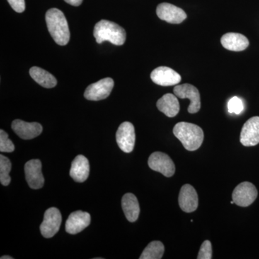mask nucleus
<instances>
[{
	"label": "nucleus",
	"instance_id": "obj_1",
	"mask_svg": "<svg viewBox=\"0 0 259 259\" xmlns=\"http://www.w3.org/2000/svg\"><path fill=\"white\" fill-rule=\"evenodd\" d=\"M46 22L51 37L58 45L68 44L70 39V31L67 20L60 10L51 8L46 14Z\"/></svg>",
	"mask_w": 259,
	"mask_h": 259
},
{
	"label": "nucleus",
	"instance_id": "obj_2",
	"mask_svg": "<svg viewBox=\"0 0 259 259\" xmlns=\"http://www.w3.org/2000/svg\"><path fill=\"white\" fill-rule=\"evenodd\" d=\"M173 133L187 151H196L203 143V131L194 124L186 122H178L174 127Z\"/></svg>",
	"mask_w": 259,
	"mask_h": 259
},
{
	"label": "nucleus",
	"instance_id": "obj_3",
	"mask_svg": "<svg viewBox=\"0 0 259 259\" xmlns=\"http://www.w3.org/2000/svg\"><path fill=\"white\" fill-rule=\"evenodd\" d=\"M94 36L97 44L109 41L115 46L125 44L126 32L122 27L113 22L102 20L95 25Z\"/></svg>",
	"mask_w": 259,
	"mask_h": 259
},
{
	"label": "nucleus",
	"instance_id": "obj_4",
	"mask_svg": "<svg viewBox=\"0 0 259 259\" xmlns=\"http://www.w3.org/2000/svg\"><path fill=\"white\" fill-rule=\"evenodd\" d=\"M258 191L253 184L248 182H242L233 190L232 197L234 203L240 207H248L257 198Z\"/></svg>",
	"mask_w": 259,
	"mask_h": 259
},
{
	"label": "nucleus",
	"instance_id": "obj_5",
	"mask_svg": "<svg viewBox=\"0 0 259 259\" xmlns=\"http://www.w3.org/2000/svg\"><path fill=\"white\" fill-rule=\"evenodd\" d=\"M62 221L61 214L59 209L51 207L46 211L44 221L40 226V231L44 238H50L55 236L60 229Z\"/></svg>",
	"mask_w": 259,
	"mask_h": 259
},
{
	"label": "nucleus",
	"instance_id": "obj_6",
	"mask_svg": "<svg viewBox=\"0 0 259 259\" xmlns=\"http://www.w3.org/2000/svg\"><path fill=\"white\" fill-rule=\"evenodd\" d=\"M148 166L155 171L159 172L163 176L171 177L175 175V164L171 158L162 152H154L148 158Z\"/></svg>",
	"mask_w": 259,
	"mask_h": 259
},
{
	"label": "nucleus",
	"instance_id": "obj_7",
	"mask_svg": "<svg viewBox=\"0 0 259 259\" xmlns=\"http://www.w3.org/2000/svg\"><path fill=\"white\" fill-rule=\"evenodd\" d=\"M114 88V81L111 78H105L92 83L85 90L84 97L91 101H100L110 96Z\"/></svg>",
	"mask_w": 259,
	"mask_h": 259
},
{
	"label": "nucleus",
	"instance_id": "obj_8",
	"mask_svg": "<svg viewBox=\"0 0 259 259\" xmlns=\"http://www.w3.org/2000/svg\"><path fill=\"white\" fill-rule=\"evenodd\" d=\"M174 93L181 99H189L190 100L188 112L191 114L197 113L201 108L200 95L198 90L190 83L177 85L174 89Z\"/></svg>",
	"mask_w": 259,
	"mask_h": 259
},
{
	"label": "nucleus",
	"instance_id": "obj_9",
	"mask_svg": "<svg viewBox=\"0 0 259 259\" xmlns=\"http://www.w3.org/2000/svg\"><path fill=\"white\" fill-rule=\"evenodd\" d=\"M116 140L119 147L123 152H132L136 143V133L131 122H124L116 133Z\"/></svg>",
	"mask_w": 259,
	"mask_h": 259
},
{
	"label": "nucleus",
	"instance_id": "obj_10",
	"mask_svg": "<svg viewBox=\"0 0 259 259\" xmlns=\"http://www.w3.org/2000/svg\"><path fill=\"white\" fill-rule=\"evenodd\" d=\"M25 174L28 185L32 190H38L44 187L45 180L40 160L32 159L27 162L25 165Z\"/></svg>",
	"mask_w": 259,
	"mask_h": 259
},
{
	"label": "nucleus",
	"instance_id": "obj_11",
	"mask_svg": "<svg viewBox=\"0 0 259 259\" xmlns=\"http://www.w3.org/2000/svg\"><path fill=\"white\" fill-rule=\"evenodd\" d=\"M156 14L162 20L171 24H180L187 18L185 11L169 3H161L156 8Z\"/></svg>",
	"mask_w": 259,
	"mask_h": 259
},
{
	"label": "nucleus",
	"instance_id": "obj_12",
	"mask_svg": "<svg viewBox=\"0 0 259 259\" xmlns=\"http://www.w3.org/2000/svg\"><path fill=\"white\" fill-rule=\"evenodd\" d=\"M240 141L247 147L259 144V117H251L246 121L242 127Z\"/></svg>",
	"mask_w": 259,
	"mask_h": 259
},
{
	"label": "nucleus",
	"instance_id": "obj_13",
	"mask_svg": "<svg viewBox=\"0 0 259 259\" xmlns=\"http://www.w3.org/2000/svg\"><path fill=\"white\" fill-rule=\"evenodd\" d=\"M151 79L153 82L160 86L168 87L178 84L180 82L182 77L177 71L166 67V66H159L153 70L151 74Z\"/></svg>",
	"mask_w": 259,
	"mask_h": 259
},
{
	"label": "nucleus",
	"instance_id": "obj_14",
	"mask_svg": "<svg viewBox=\"0 0 259 259\" xmlns=\"http://www.w3.org/2000/svg\"><path fill=\"white\" fill-rule=\"evenodd\" d=\"M198 195L195 189L190 185H185L181 188L179 195V204L185 212H194L198 207Z\"/></svg>",
	"mask_w": 259,
	"mask_h": 259
},
{
	"label": "nucleus",
	"instance_id": "obj_15",
	"mask_svg": "<svg viewBox=\"0 0 259 259\" xmlns=\"http://www.w3.org/2000/svg\"><path fill=\"white\" fill-rule=\"evenodd\" d=\"M12 129L20 139L30 140L35 139L41 134L42 125L38 122H27L20 120H15L12 123Z\"/></svg>",
	"mask_w": 259,
	"mask_h": 259
},
{
	"label": "nucleus",
	"instance_id": "obj_16",
	"mask_svg": "<svg viewBox=\"0 0 259 259\" xmlns=\"http://www.w3.org/2000/svg\"><path fill=\"white\" fill-rule=\"evenodd\" d=\"M91 223L90 213L76 211L70 214L66 222V231L69 234H77L88 228Z\"/></svg>",
	"mask_w": 259,
	"mask_h": 259
},
{
	"label": "nucleus",
	"instance_id": "obj_17",
	"mask_svg": "<svg viewBox=\"0 0 259 259\" xmlns=\"http://www.w3.org/2000/svg\"><path fill=\"white\" fill-rule=\"evenodd\" d=\"M90 163L83 155H79L71 163L70 176L77 182H83L88 180L90 175Z\"/></svg>",
	"mask_w": 259,
	"mask_h": 259
},
{
	"label": "nucleus",
	"instance_id": "obj_18",
	"mask_svg": "<svg viewBox=\"0 0 259 259\" xmlns=\"http://www.w3.org/2000/svg\"><path fill=\"white\" fill-rule=\"evenodd\" d=\"M221 44L227 50L242 51L248 48L249 41L248 38L242 34L228 32L221 37Z\"/></svg>",
	"mask_w": 259,
	"mask_h": 259
},
{
	"label": "nucleus",
	"instance_id": "obj_19",
	"mask_svg": "<svg viewBox=\"0 0 259 259\" xmlns=\"http://www.w3.org/2000/svg\"><path fill=\"white\" fill-rule=\"evenodd\" d=\"M159 111L163 112L168 117H174L177 115L180 110V102L175 95L166 94L158 100L156 104Z\"/></svg>",
	"mask_w": 259,
	"mask_h": 259
},
{
	"label": "nucleus",
	"instance_id": "obj_20",
	"mask_svg": "<svg viewBox=\"0 0 259 259\" xmlns=\"http://www.w3.org/2000/svg\"><path fill=\"white\" fill-rule=\"evenodd\" d=\"M122 207L129 222L134 223L139 217L140 206L137 197L132 193H127L122 197Z\"/></svg>",
	"mask_w": 259,
	"mask_h": 259
},
{
	"label": "nucleus",
	"instance_id": "obj_21",
	"mask_svg": "<svg viewBox=\"0 0 259 259\" xmlns=\"http://www.w3.org/2000/svg\"><path fill=\"white\" fill-rule=\"evenodd\" d=\"M30 75L32 79L44 88L51 89L57 84L55 76L41 68L33 66L30 69Z\"/></svg>",
	"mask_w": 259,
	"mask_h": 259
},
{
	"label": "nucleus",
	"instance_id": "obj_22",
	"mask_svg": "<svg viewBox=\"0 0 259 259\" xmlns=\"http://www.w3.org/2000/svg\"><path fill=\"white\" fill-rule=\"evenodd\" d=\"M164 250V245L161 241L151 242L143 251L140 259H161Z\"/></svg>",
	"mask_w": 259,
	"mask_h": 259
},
{
	"label": "nucleus",
	"instance_id": "obj_23",
	"mask_svg": "<svg viewBox=\"0 0 259 259\" xmlns=\"http://www.w3.org/2000/svg\"><path fill=\"white\" fill-rule=\"evenodd\" d=\"M12 164L9 158L3 155H0V182L3 186H8L11 182L10 172Z\"/></svg>",
	"mask_w": 259,
	"mask_h": 259
},
{
	"label": "nucleus",
	"instance_id": "obj_24",
	"mask_svg": "<svg viewBox=\"0 0 259 259\" xmlns=\"http://www.w3.org/2000/svg\"><path fill=\"white\" fill-rule=\"evenodd\" d=\"M15 151V146L8 135L3 130L0 131V151L1 152L12 153Z\"/></svg>",
	"mask_w": 259,
	"mask_h": 259
},
{
	"label": "nucleus",
	"instance_id": "obj_25",
	"mask_svg": "<svg viewBox=\"0 0 259 259\" xmlns=\"http://www.w3.org/2000/svg\"><path fill=\"white\" fill-rule=\"evenodd\" d=\"M228 110L230 113L239 115L244 110V105L239 97H233L228 102Z\"/></svg>",
	"mask_w": 259,
	"mask_h": 259
},
{
	"label": "nucleus",
	"instance_id": "obj_26",
	"mask_svg": "<svg viewBox=\"0 0 259 259\" xmlns=\"http://www.w3.org/2000/svg\"><path fill=\"white\" fill-rule=\"evenodd\" d=\"M212 258V243L207 240V241H204L201 245L197 258L211 259Z\"/></svg>",
	"mask_w": 259,
	"mask_h": 259
},
{
	"label": "nucleus",
	"instance_id": "obj_27",
	"mask_svg": "<svg viewBox=\"0 0 259 259\" xmlns=\"http://www.w3.org/2000/svg\"><path fill=\"white\" fill-rule=\"evenodd\" d=\"M8 3L15 12L23 13L25 10V0H8Z\"/></svg>",
	"mask_w": 259,
	"mask_h": 259
},
{
	"label": "nucleus",
	"instance_id": "obj_28",
	"mask_svg": "<svg viewBox=\"0 0 259 259\" xmlns=\"http://www.w3.org/2000/svg\"><path fill=\"white\" fill-rule=\"evenodd\" d=\"M64 1L72 6L77 7L82 3L83 0H64Z\"/></svg>",
	"mask_w": 259,
	"mask_h": 259
},
{
	"label": "nucleus",
	"instance_id": "obj_29",
	"mask_svg": "<svg viewBox=\"0 0 259 259\" xmlns=\"http://www.w3.org/2000/svg\"><path fill=\"white\" fill-rule=\"evenodd\" d=\"M13 257H10V255H4V256H2L1 259H13Z\"/></svg>",
	"mask_w": 259,
	"mask_h": 259
}]
</instances>
